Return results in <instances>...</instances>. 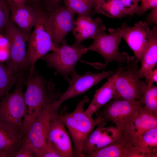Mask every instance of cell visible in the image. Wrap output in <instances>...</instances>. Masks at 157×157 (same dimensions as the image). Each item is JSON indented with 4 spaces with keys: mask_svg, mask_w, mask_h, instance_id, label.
Returning <instances> with one entry per match:
<instances>
[{
    "mask_svg": "<svg viewBox=\"0 0 157 157\" xmlns=\"http://www.w3.org/2000/svg\"><path fill=\"white\" fill-rule=\"evenodd\" d=\"M10 8L15 7L26 4L27 0H6Z\"/></svg>",
    "mask_w": 157,
    "mask_h": 157,
    "instance_id": "35",
    "label": "cell"
},
{
    "mask_svg": "<svg viewBox=\"0 0 157 157\" xmlns=\"http://www.w3.org/2000/svg\"><path fill=\"white\" fill-rule=\"evenodd\" d=\"M95 12L110 18H122L131 14L120 0H95Z\"/></svg>",
    "mask_w": 157,
    "mask_h": 157,
    "instance_id": "23",
    "label": "cell"
},
{
    "mask_svg": "<svg viewBox=\"0 0 157 157\" xmlns=\"http://www.w3.org/2000/svg\"><path fill=\"white\" fill-rule=\"evenodd\" d=\"M84 157H124L123 142L121 138L105 147L87 153Z\"/></svg>",
    "mask_w": 157,
    "mask_h": 157,
    "instance_id": "25",
    "label": "cell"
},
{
    "mask_svg": "<svg viewBox=\"0 0 157 157\" xmlns=\"http://www.w3.org/2000/svg\"><path fill=\"white\" fill-rule=\"evenodd\" d=\"M89 101L88 97L86 96L78 102L72 112L68 113L67 108L64 107L59 115L72 137L74 156L82 157V146L85 139L96 126L107 120L100 116L93 118L86 114L84 105Z\"/></svg>",
    "mask_w": 157,
    "mask_h": 157,
    "instance_id": "1",
    "label": "cell"
},
{
    "mask_svg": "<svg viewBox=\"0 0 157 157\" xmlns=\"http://www.w3.org/2000/svg\"><path fill=\"white\" fill-rule=\"evenodd\" d=\"M143 0H140V1H143Z\"/></svg>",
    "mask_w": 157,
    "mask_h": 157,
    "instance_id": "39",
    "label": "cell"
},
{
    "mask_svg": "<svg viewBox=\"0 0 157 157\" xmlns=\"http://www.w3.org/2000/svg\"><path fill=\"white\" fill-rule=\"evenodd\" d=\"M104 106L100 116L123 131L133 122L141 105L138 101L113 99Z\"/></svg>",
    "mask_w": 157,
    "mask_h": 157,
    "instance_id": "10",
    "label": "cell"
},
{
    "mask_svg": "<svg viewBox=\"0 0 157 157\" xmlns=\"http://www.w3.org/2000/svg\"><path fill=\"white\" fill-rule=\"evenodd\" d=\"M139 6L137 14L139 15L145 13L148 10L157 7V0H143Z\"/></svg>",
    "mask_w": 157,
    "mask_h": 157,
    "instance_id": "31",
    "label": "cell"
},
{
    "mask_svg": "<svg viewBox=\"0 0 157 157\" xmlns=\"http://www.w3.org/2000/svg\"><path fill=\"white\" fill-rule=\"evenodd\" d=\"M88 51L87 47L84 46H70L65 38L52 53L46 54L41 58L49 67L54 68L57 73L61 74L69 83L71 79L69 75L75 70L77 62Z\"/></svg>",
    "mask_w": 157,
    "mask_h": 157,
    "instance_id": "6",
    "label": "cell"
},
{
    "mask_svg": "<svg viewBox=\"0 0 157 157\" xmlns=\"http://www.w3.org/2000/svg\"><path fill=\"white\" fill-rule=\"evenodd\" d=\"M41 0L42 1L43 5L44 6V8L43 9L45 10L49 11L62 0Z\"/></svg>",
    "mask_w": 157,
    "mask_h": 157,
    "instance_id": "34",
    "label": "cell"
},
{
    "mask_svg": "<svg viewBox=\"0 0 157 157\" xmlns=\"http://www.w3.org/2000/svg\"><path fill=\"white\" fill-rule=\"evenodd\" d=\"M84 141L82 157L89 152L100 149L120 139L123 131L116 126L106 127L105 122L99 124Z\"/></svg>",
    "mask_w": 157,
    "mask_h": 157,
    "instance_id": "13",
    "label": "cell"
},
{
    "mask_svg": "<svg viewBox=\"0 0 157 157\" xmlns=\"http://www.w3.org/2000/svg\"><path fill=\"white\" fill-rule=\"evenodd\" d=\"M120 70V67L119 65L115 71L108 78L107 82L95 91L93 99L85 110L88 116L92 117L94 114L99 108L113 99L115 82Z\"/></svg>",
    "mask_w": 157,
    "mask_h": 157,
    "instance_id": "20",
    "label": "cell"
},
{
    "mask_svg": "<svg viewBox=\"0 0 157 157\" xmlns=\"http://www.w3.org/2000/svg\"><path fill=\"white\" fill-rule=\"evenodd\" d=\"M131 15L137 14L139 9L140 0H120Z\"/></svg>",
    "mask_w": 157,
    "mask_h": 157,
    "instance_id": "32",
    "label": "cell"
},
{
    "mask_svg": "<svg viewBox=\"0 0 157 157\" xmlns=\"http://www.w3.org/2000/svg\"><path fill=\"white\" fill-rule=\"evenodd\" d=\"M48 140L58 149L62 157H74L69 136L59 114L50 122Z\"/></svg>",
    "mask_w": 157,
    "mask_h": 157,
    "instance_id": "16",
    "label": "cell"
},
{
    "mask_svg": "<svg viewBox=\"0 0 157 157\" xmlns=\"http://www.w3.org/2000/svg\"><path fill=\"white\" fill-rule=\"evenodd\" d=\"M157 69L156 68L153 70L151 73L149 81L146 83L147 86H150L153 84L154 82L157 83Z\"/></svg>",
    "mask_w": 157,
    "mask_h": 157,
    "instance_id": "36",
    "label": "cell"
},
{
    "mask_svg": "<svg viewBox=\"0 0 157 157\" xmlns=\"http://www.w3.org/2000/svg\"><path fill=\"white\" fill-rule=\"evenodd\" d=\"M11 19L22 33L29 36L37 19V10L34 4H26L10 8Z\"/></svg>",
    "mask_w": 157,
    "mask_h": 157,
    "instance_id": "21",
    "label": "cell"
},
{
    "mask_svg": "<svg viewBox=\"0 0 157 157\" xmlns=\"http://www.w3.org/2000/svg\"><path fill=\"white\" fill-rule=\"evenodd\" d=\"M41 0H27V2H28L30 4H38V3Z\"/></svg>",
    "mask_w": 157,
    "mask_h": 157,
    "instance_id": "37",
    "label": "cell"
},
{
    "mask_svg": "<svg viewBox=\"0 0 157 157\" xmlns=\"http://www.w3.org/2000/svg\"><path fill=\"white\" fill-rule=\"evenodd\" d=\"M21 129L0 119V154L11 157L22 144Z\"/></svg>",
    "mask_w": 157,
    "mask_h": 157,
    "instance_id": "17",
    "label": "cell"
},
{
    "mask_svg": "<svg viewBox=\"0 0 157 157\" xmlns=\"http://www.w3.org/2000/svg\"><path fill=\"white\" fill-rule=\"evenodd\" d=\"M0 157H3V156L0 154Z\"/></svg>",
    "mask_w": 157,
    "mask_h": 157,
    "instance_id": "38",
    "label": "cell"
},
{
    "mask_svg": "<svg viewBox=\"0 0 157 157\" xmlns=\"http://www.w3.org/2000/svg\"><path fill=\"white\" fill-rule=\"evenodd\" d=\"M3 30L9 46L6 65L15 72H23L28 69L26 46L28 36L21 31L10 18Z\"/></svg>",
    "mask_w": 157,
    "mask_h": 157,
    "instance_id": "7",
    "label": "cell"
},
{
    "mask_svg": "<svg viewBox=\"0 0 157 157\" xmlns=\"http://www.w3.org/2000/svg\"><path fill=\"white\" fill-rule=\"evenodd\" d=\"M140 61L135 56L129 55L119 63L120 70L115 83L113 99L140 101L147 85L141 80L138 65Z\"/></svg>",
    "mask_w": 157,
    "mask_h": 157,
    "instance_id": "3",
    "label": "cell"
},
{
    "mask_svg": "<svg viewBox=\"0 0 157 157\" xmlns=\"http://www.w3.org/2000/svg\"><path fill=\"white\" fill-rule=\"evenodd\" d=\"M60 94L55 90L51 92L41 112L23 139L22 143L30 147L36 157H41L47 143L50 122L59 115L53 102Z\"/></svg>",
    "mask_w": 157,
    "mask_h": 157,
    "instance_id": "5",
    "label": "cell"
},
{
    "mask_svg": "<svg viewBox=\"0 0 157 157\" xmlns=\"http://www.w3.org/2000/svg\"><path fill=\"white\" fill-rule=\"evenodd\" d=\"M41 157H62L56 147L48 140Z\"/></svg>",
    "mask_w": 157,
    "mask_h": 157,
    "instance_id": "30",
    "label": "cell"
},
{
    "mask_svg": "<svg viewBox=\"0 0 157 157\" xmlns=\"http://www.w3.org/2000/svg\"><path fill=\"white\" fill-rule=\"evenodd\" d=\"M122 139L126 145L143 153L147 157H157V127L149 130L137 137H128L122 135Z\"/></svg>",
    "mask_w": 157,
    "mask_h": 157,
    "instance_id": "18",
    "label": "cell"
},
{
    "mask_svg": "<svg viewBox=\"0 0 157 157\" xmlns=\"http://www.w3.org/2000/svg\"><path fill=\"white\" fill-rule=\"evenodd\" d=\"M23 72H17L0 62V101L9 93Z\"/></svg>",
    "mask_w": 157,
    "mask_h": 157,
    "instance_id": "24",
    "label": "cell"
},
{
    "mask_svg": "<svg viewBox=\"0 0 157 157\" xmlns=\"http://www.w3.org/2000/svg\"><path fill=\"white\" fill-rule=\"evenodd\" d=\"M123 24L122 38L133 51L135 56L141 61L147 46L146 28L148 24L145 22L140 21L133 26L130 27L125 23Z\"/></svg>",
    "mask_w": 157,
    "mask_h": 157,
    "instance_id": "15",
    "label": "cell"
},
{
    "mask_svg": "<svg viewBox=\"0 0 157 157\" xmlns=\"http://www.w3.org/2000/svg\"><path fill=\"white\" fill-rule=\"evenodd\" d=\"M106 27L101 18L98 17L94 19L86 16H78L75 20L72 30L75 41L72 45L81 47L82 42L85 40L94 39L100 33L105 32Z\"/></svg>",
    "mask_w": 157,
    "mask_h": 157,
    "instance_id": "14",
    "label": "cell"
},
{
    "mask_svg": "<svg viewBox=\"0 0 157 157\" xmlns=\"http://www.w3.org/2000/svg\"><path fill=\"white\" fill-rule=\"evenodd\" d=\"M156 127L157 116L150 113L141 106L133 122L123 131V135L128 137H137Z\"/></svg>",
    "mask_w": 157,
    "mask_h": 157,
    "instance_id": "22",
    "label": "cell"
},
{
    "mask_svg": "<svg viewBox=\"0 0 157 157\" xmlns=\"http://www.w3.org/2000/svg\"><path fill=\"white\" fill-rule=\"evenodd\" d=\"M75 14L58 4L47 12L48 25L52 41L56 48L72 31L75 21Z\"/></svg>",
    "mask_w": 157,
    "mask_h": 157,
    "instance_id": "12",
    "label": "cell"
},
{
    "mask_svg": "<svg viewBox=\"0 0 157 157\" xmlns=\"http://www.w3.org/2000/svg\"><path fill=\"white\" fill-rule=\"evenodd\" d=\"M65 7L79 16L91 17L95 12V0H63Z\"/></svg>",
    "mask_w": 157,
    "mask_h": 157,
    "instance_id": "26",
    "label": "cell"
},
{
    "mask_svg": "<svg viewBox=\"0 0 157 157\" xmlns=\"http://www.w3.org/2000/svg\"><path fill=\"white\" fill-rule=\"evenodd\" d=\"M26 83V89L24 94L25 109L22 127L28 130L41 112L55 86L52 81H47L35 69L29 71Z\"/></svg>",
    "mask_w": 157,
    "mask_h": 157,
    "instance_id": "2",
    "label": "cell"
},
{
    "mask_svg": "<svg viewBox=\"0 0 157 157\" xmlns=\"http://www.w3.org/2000/svg\"><path fill=\"white\" fill-rule=\"evenodd\" d=\"M36 157L33 150L26 144L22 143L19 149L11 156V157Z\"/></svg>",
    "mask_w": 157,
    "mask_h": 157,
    "instance_id": "29",
    "label": "cell"
},
{
    "mask_svg": "<svg viewBox=\"0 0 157 157\" xmlns=\"http://www.w3.org/2000/svg\"><path fill=\"white\" fill-rule=\"evenodd\" d=\"M10 8L6 0H0V33L3 30L9 19Z\"/></svg>",
    "mask_w": 157,
    "mask_h": 157,
    "instance_id": "28",
    "label": "cell"
},
{
    "mask_svg": "<svg viewBox=\"0 0 157 157\" xmlns=\"http://www.w3.org/2000/svg\"><path fill=\"white\" fill-rule=\"evenodd\" d=\"M146 18V22L148 24H156L157 22V7L153 8Z\"/></svg>",
    "mask_w": 157,
    "mask_h": 157,
    "instance_id": "33",
    "label": "cell"
},
{
    "mask_svg": "<svg viewBox=\"0 0 157 157\" xmlns=\"http://www.w3.org/2000/svg\"><path fill=\"white\" fill-rule=\"evenodd\" d=\"M113 72L111 71H103L95 74L87 72L82 75L74 70L70 74L71 78L68 88L54 100L55 108L59 110L60 106L64 101L83 94L104 79L109 77Z\"/></svg>",
    "mask_w": 157,
    "mask_h": 157,
    "instance_id": "11",
    "label": "cell"
},
{
    "mask_svg": "<svg viewBox=\"0 0 157 157\" xmlns=\"http://www.w3.org/2000/svg\"><path fill=\"white\" fill-rule=\"evenodd\" d=\"M157 87L152 85L147 86L140 103L150 113L157 116Z\"/></svg>",
    "mask_w": 157,
    "mask_h": 157,
    "instance_id": "27",
    "label": "cell"
},
{
    "mask_svg": "<svg viewBox=\"0 0 157 157\" xmlns=\"http://www.w3.org/2000/svg\"><path fill=\"white\" fill-rule=\"evenodd\" d=\"M25 81V76L23 74L13 91L0 101V119L21 130L25 109L23 92Z\"/></svg>",
    "mask_w": 157,
    "mask_h": 157,
    "instance_id": "8",
    "label": "cell"
},
{
    "mask_svg": "<svg viewBox=\"0 0 157 157\" xmlns=\"http://www.w3.org/2000/svg\"><path fill=\"white\" fill-rule=\"evenodd\" d=\"M37 19L33 31L28 36L26 52V61L28 69L33 70L39 59L56 48L52 41L48 22L47 12L39 4H35Z\"/></svg>",
    "mask_w": 157,
    "mask_h": 157,
    "instance_id": "4",
    "label": "cell"
},
{
    "mask_svg": "<svg viewBox=\"0 0 157 157\" xmlns=\"http://www.w3.org/2000/svg\"><path fill=\"white\" fill-rule=\"evenodd\" d=\"M123 29L122 24L120 28L108 29L109 33L105 32L100 33L93 39L92 44L87 47L88 51L97 52L103 57L105 60L103 68L113 61L118 63L122 62L129 56L127 53H121L119 50Z\"/></svg>",
    "mask_w": 157,
    "mask_h": 157,
    "instance_id": "9",
    "label": "cell"
},
{
    "mask_svg": "<svg viewBox=\"0 0 157 157\" xmlns=\"http://www.w3.org/2000/svg\"><path fill=\"white\" fill-rule=\"evenodd\" d=\"M147 44L141 61L142 66L140 73L141 78L144 77L146 83L149 79L152 71L157 64V27L150 29L148 26L146 28Z\"/></svg>",
    "mask_w": 157,
    "mask_h": 157,
    "instance_id": "19",
    "label": "cell"
}]
</instances>
